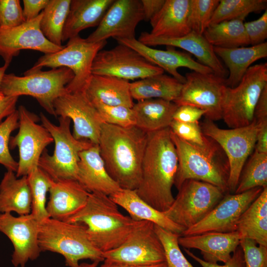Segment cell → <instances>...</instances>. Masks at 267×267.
Segmentation results:
<instances>
[{"mask_svg":"<svg viewBox=\"0 0 267 267\" xmlns=\"http://www.w3.org/2000/svg\"><path fill=\"white\" fill-rule=\"evenodd\" d=\"M266 0H221L210 20L209 25L234 19L244 20L252 12L267 9Z\"/></svg>","mask_w":267,"mask_h":267,"instance_id":"38","label":"cell"},{"mask_svg":"<svg viewBox=\"0 0 267 267\" xmlns=\"http://www.w3.org/2000/svg\"><path fill=\"white\" fill-rule=\"evenodd\" d=\"M97 267H167L166 262L161 263L159 264L146 265V266H139V265H134L129 264H124L120 263H116L107 261H104L103 263L98 266Z\"/></svg>","mask_w":267,"mask_h":267,"instance_id":"55","label":"cell"},{"mask_svg":"<svg viewBox=\"0 0 267 267\" xmlns=\"http://www.w3.org/2000/svg\"><path fill=\"white\" fill-rule=\"evenodd\" d=\"M190 0H165L160 11L150 20V34L156 37L175 39L191 31L189 22Z\"/></svg>","mask_w":267,"mask_h":267,"instance_id":"26","label":"cell"},{"mask_svg":"<svg viewBox=\"0 0 267 267\" xmlns=\"http://www.w3.org/2000/svg\"><path fill=\"white\" fill-rule=\"evenodd\" d=\"M216 55L220 57L229 70L225 85L230 88L236 87L244 74L257 60L267 56V42L249 47L222 48L213 46Z\"/></svg>","mask_w":267,"mask_h":267,"instance_id":"30","label":"cell"},{"mask_svg":"<svg viewBox=\"0 0 267 267\" xmlns=\"http://www.w3.org/2000/svg\"><path fill=\"white\" fill-rule=\"evenodd\" d=\"M257 244L255 241L249 239L240 240L245 267H267V247Z\"/></svg>","mask_w":267,"mask_h":267,"instance_id":"46","label":"cell"},{"mask_svg":"<svg viewBox=\"0 0 267 267\" xmlns=\"http://www.w3.org/2000/svg\"><path fill=\"white\" fill-rule=\"evenodd\" d=\"M143 19L141 0H114L96 30L86 40L97 43L110 38H135V28Z\"/></svg>","mask_w":267,"mask_h":267,"instance_id":"19","label":"cell"},{"mask_svg":"<svg viewBox=\"0 0 267 267\" xmlns=\"http://www.w3.org/2000/svg\"><path fill=\"white\" fill-rule=\"evenodd\" d=\"M136 221H148L166 230L181 235L185 229L173 222L164 212L159 211L142 199L135 190L121 188L109 196Z\"/></svg>","mask_w":267,"mask_h":267,"instance_id":"28","label":"cell"},{"mask_svg":"<svg viewBox=\"0 0 267 267\" xmlns=\"http://www.w3.org/2000/svg\"><path fill=\"white\" fill-rule=\"evenodd\" d=\"M147 134L141 179L135 190L150 206L164 212L175 199L172 187L178 168V155L169 127Z\"/></svg>","mask_w":267,"mask_h":267,"instance_id":"1","label":"cell"},{"mask_svg":"<svg viewBox=\"0 0 267 267\" xmlns=\"http://www.w3.org/2000/svg\"><path fill=\"white\" fill-rule=\"evenodd\" d=\"M115 40L118 43L134 49L149 62L167 71L182 84L185 82V78L178 72L179 67H185L201 73H214L208 67L195 60L190 54L177 50L172 46H168L167 50H164L144 45L135 38Z\"/></svg>","mask_w":267,"mask_h":267,"instance_id":"21","label":"cell"},{"mask_svg":"<svg viewBox=\"0 0 267 267\" xmlns=\"http://www.w3.org/2000/svg\"><path fill=\"white\" fill-rule=\"evenodd\" d=\"M147 138L148 134L135 126L102 124L100 154L108 174L121 188L135 190L138 186Z\"/></svg>","mask_w":267,"mask_h":267,"instance_id":"2","label":"cell"},{"mask_svg":"<svg viewBox=\"0 0 267 267\" xmlns=\"http://www.w3.org/2000/svg\"><path fill=\"white\" fill-rule=\"evenodd\" d=\"M38 240L42 252L62 255L68 267H79L83 260H104L103 253L91 242L81 223L48 218L39 222Z\"/></svg>","mask_w":267,"mask_h":267,"instance_id":"4","label":"cell"},{"mask_svg":"<svg viewBox=\"0 0 267 267\" xmlns=\"http://www.w3.org/2000/svg\"><path fill=\"white\" fill-rule=\"evenodd\" d=\"M154 229L163 246L167 267H194L179 247L180 235L154 224Z\"/></svg>","mask_w":267,"mask_h":267,"instance_id":"41","label":"cell"},{"mask_svg":"<svg viewBox=\"0 0 267 267\" xmlns=\"http://www.w3.org/2000/svg\"><path fill=\"white\" fill-rule=\"evenodd\" d=\"M259 124L255 151L263 153H267V122Z\"/></svg>","mask_w":267,"mask_h":267,"instance_id":"54","label":"cell"},{"mask_svg":"<svg viewBox=\"0 0 267 267\" xmlns=\"http://www.w3.org/2000/svg\"><path fill=\"white\" fill-rule=\"evenodd\" d=\"M171 135L178 158V168L174 183L178 189L185 180L195 179L214 185L225 192L228 191L227 161L205 155L178 137L171 130Z\"/></svg>","mask_w":267,"mask_h":267,"instance_id":"11","label":"cell"},{"mask_svg":"<svg viewBox=\"0 0 267 267\" xmlns=\"http://www.w3.org/2000/svg\"><path fill=\"white\" fill-rule=\"evenodd\" d=\"M178 190L172 204L164 213L185 230L202 220L226 193L218 186L195 179L185 180Z\"/></svg>","mask_w":267,"mask_h":267,"instance_id":"10","label":"cell"},{"mask_svg":"<svg viewBox=\"0 0 267 267\" xmlns=\"http://www.w3.org/2000/svg\"><path fill=\"white\" fill-rule=\"evenodd\" d=\"M138 41L148 46L166 45L177 47L193 54L198 62L210 68L218 76L226 79L227 71L215 54L213 46L203 35L191 31L188 34L178 38L164 39L154 37L150 33H141Z\"/></svg>","mask_w":267,"mask_h":267,"instance_id":"22","label":"cell"},{"mask_svg":"<svg viewBox=\"0 0 267 267\" xmlns=\"http://www.w3.org/2000/svg\"><path fill=\"white\" fill-rule=\"evenodd\" d=\"M200 126L204 134L217 143L226 155L229 168L228 191L235 192L245 162L255 148L259 124L253 120L247 126L222 129L206 119Z\"/></svg>","mask_w":267,"mask_h":267,"instance_id":"9","label":"cell"},{"mask_svg":"<svg viewBox=\"0 0 267 267\" xmlns=\"http://www.w3.org/2000/svg\"><path fill=\"white\" fill-rule=\"evenodd\" d=\"M106 44V41L89 42L78 35L69 39L62 49L41 56L26 71L34 72L42 70L43 67H66L74 75L66 87L67 92H85L92 75L91 68L94 59Z\"/></svg>","mask_w":267,"mask_h":267,"instance_id":"8","label":"cell"},{"mask_svg":"<svg viewBox=\"0 0 267 267\" xmlns=\"http://www.w3.org/2000/svg\"><path fill=\"white\" fill-rule=\"evenodd\" d=\"M55 114L73 123L74 137L98 144L103 122L85 92H67L53 103Z\"/></svg>","mask_w":267,"mask_h":267,"instance_id":"17","label":"cell"},{"mask_svg":"<svg viewBox=\"0 0 267 267\" xmlns=\"http://www.w3.org/2000/svg\"><path fill=\"white\" fill-rule=\"evenodd\" d=\"M186 254L198 263L202 267H245L243 253L240 245L233 253L230 259L222 265L218 263H211L198 257L189 249H184Z\"/></svg>","mask_w":267,"mask_h":267,"instance_id":"48","label":"cell"},{"mask_svg":"<svg viewBox=\"0 0 267 267\" xmlns=\"http://www.w3.org/2000/svg\"><path fill=\"white\" fill-rule=\"evenodd\" d=\"M66 222L84 224L89 238L101 252L118 247L137 221L125 216L109 196L89 193L85 206Z\"/></svg>","mask_w":267,"mask_h":267,"instance_id":"3","label":"cell"},{"mask_svg":"<svg viewBox=\"0 0 267 267\" xmlns=\"http://www.w3.org/2000/svg\"><path fill=\"white\" fill-rule=\"evenodd\" d=\"M27 176L32 197L31 214L40 222L49 218L46 210V196L52 179L39 167Z\"/></svg>","mask_w":267,"mask_h":267,"instance_id":"40","label":"cell"},{"mask_svg":"<svg viewBox=\"0 0 267 267\" xmlns=\"http://www.w3.org/2000/svg\"><path fill=\"white\" fill-rule=\"evenodd\" d=\"M39 222L30 213L18 217L0 214V232L11 242V263L15 267H25L37 259L42 252L38 240Z\"/></svg>","mask_w":267,"mask_h":267,"instance_id":"18","label":"cell"},{"mask_svg":"<svg viewBox=\"0 0 267 267\" xmlns=\"http://www.w3.org/2000/svg\"><path fill=\"white\" fill-rule=\"evenodd\" d=\"M237 231L209 232L193 235H180L179 245L184 249L200 250L203 260L211 263L227 262L239 246Z\"/></svg>","mask_w":267,"mask_h":267,"instance_id":"23","label":"cell"},{"mask_svg":"<svg viewBox=\"0 0 267 267\" xmlns=\"http://www.w3.org/2000/svg\"><path fill=\"white\" fill-rule=\"evenodd\" d=\"M91 103L97 109L103 123L125 128L135 126V119L132 108L125 106H109L97 102Z\"/></svg>","mask_w":267,"mask_h":267,"instance_id":"44","label":"cell"},{"mask_svg":"<svg viewBox=\"0 0 267 267\" xmlns=\"http://www.w3.org/2000/svg\"><path fill=\"white\" fill-rule=\"evenodd\" d=\"M18 98V96H5L0 93V121L16 110Z\"/></svg>","mask_w":267,"mask_h":267,"instance_id":"53","label":"cell"},{"mask_svg":"<svg viewBox=\"0 0 267 267\" xmlns=\"http://www.w3.org/2000/svg\"><path fill=\"white\" fill-rule=\"evenodd\" d=\"M32 197L27 176L17 178L7 170L0 183V214L15 212L19 216L31 213Z\"/></svg>","mask_w":267,"mask_h":267,"instance_id":"31","label":"cell"},{"mask_svg":"<svg viewBox=\"0 0 267 267\" xmlns=\"http://www.w3.org/2000/svg\"><path fill=\"white\" fill-rule=\"evenodd\" d=\"M205 114V111L197 107L188 105H180L176 109L173 120L187 124L198 123Z\"/></svg>","mask_w":267,"mask_h":267,"instance_id":"49","label":"cell"},{"mask_svg":"<svg viewBox=\"0 0 267 267\" xmlns=\"http://www.w3.org/2000/svg\"><path fill=\"white\" fill-rule=\"evenodd\" d=\"M19 0H0V27H14L25 22Z\"/></svg>","mask_w":267,"mask_h":267,"instance_id":"45","label":"cell"},{"mask_svg":"<svg viewBox=\"0 0 267 267\" xmlns=\"http://www.w3.org/2000/svg\"><path fill=\"white\" fill-rule=\"evenodd\" d=\"M169 128L175 134L205 155L213 158H224L222 148L204 134L199 122L187 124L173 120Z\"/></svg>","mask_w":267,"mask_h":267,"instance_id":"37","label":"cell"},{"mask_svg":"<svg viewBox=\"0 0 267 267\" xmlns=\"http://www.w3.org/2000/svg\"><path fill=\"white\" fill-rule=\"evenodd\" d=\"M42 12L36 18L14 27H0V56L10 65L21 50H33L44 54L56 52L64 45H56L43 35L40 28Z\"/></svg>","mask_w":267,"mask_h":267,"instance_id":"20","label":"cell"},{"mask_svg":"<svg viewBox=\"0 0 267 267\" xmlns=\"http://www.w3.org/2000/svg\"><path fill=\"white\" fill-rule=\"evenodd\" d=\"M236 231L240 240L251 239L267 247V186L242 214Z\"/></svg>","mask_w":267,"mask_h":267,"instance_id":"33","label":"cell"},{"mask_svg":"<svg viewBox=\"0 0 267 267\" xmlns=\"http://www.w3.org/2000/svg\"><path fill=\"white\" fill-rule=\"evenodd\" d=\"M267 85V63L250 66L234 88L226 86L222 99V119L227 126L237 128L249 125L256 106Z\"/></svg>","mask_w":267,"mask_h":267,"instance_id":"7","label":"cell"},{"mask_svg":"<svg viewBox=\"0 0 267 267\" xmlns=\"http://www.w3.org/2000/svg\"><path fill=\"white\" fill-rule=\"evenodd\" d=\"M92 75H106L128 81L163 74L164 71L147 60L132 48L122 44L101 50L92 65Z\"/></svg>","mask_w":267,"mask_h":267,"instance_id":"14","label":"cell"},{"mask_svg":"<svg viewBox=\"0 0 267 267\" xmlns=\"http://www.w3.org/2000/svg\"><path fill=\"white\" fill-rule=\"evenodd\" d=\"M99 263L98 262H83L80 264L79 267H97Z\"/></svg>","mask_w":267,"mask_h":267,"instance_id":"56","label":"cell"},{"mask_svg":"<svg viewBox=\"0 0 267 267\" xmlns=\"http://www.w3.org/2000/svg\"><path fill=\"white\" fill-rule=\"evenodd\" d=\"M263 188L256 187L240 193L224 195L202 220L185 229L181 235L236 231L240 217L260 194Z\"/></svg>","mask_w":267,"mask_h":267,"instance_id":"16","label":"cell"},{"mask_svg":"<svg viewBox=\"0 0 267 267\" xmlns=\"http://www.w3.org/2000/svg\"><path fill=\"white\" fill-rule=\"evenodd\" d=\"M178 107L174 102L162 99L138 101L132 108L135 126L147 133L168 128Z\"/></svg>","mask_w":267,"mask_h":267,"instance_id":"32","label":"cell"},{"mask_svg":"<svg viewBox=\"0 0 267 267\" xmlns=\"http://www.w3.org/2000/svg\"><path fill=\"white\" fill-rule=\"evenodd\" d=\"M77 180L89 193L110 196L121 189L108 174L98 144L80 152Z\"/></svg>","mask_w":267,"mask_h":267,"instance_id":"25","label":"cell"},{"mask_svg":"<svg viewBox=\"0 0 267 267\" xmlns=\"http://www.w3.org/2000/svg\"><path fill=\"white\" fill-rule=\"evenodd\" d=\"M103 256L105 261L134 265H151L166 261L154 224L144 221H137L124 242L118 247L103 253Z\"/></svg>","mask_w":267,"mask_h":267,"instance_id":"12","label":"cell"},{"mask_svg":"<svg viewBox=\"0 0 267 267\" xmlns=\"http://www.w3.org/2000/svg\"><path fill=\"white\" fill-rule=\"evenodd\" d=\"M9 65L4 64L2 66H0V86L3 78L4 75L5 74V72Z\"/></svg>","mask_w":267,"mask_h":267,"instance_id":"57","label":"cell"},{"mask_svg":"<svg viewBox=\"0 0 267 267\" xmlns=\"http://www.w3.org/2000/svg\"><path fill=\"white\" fill-rule=\"evenodd\" d=\"M46 210L49 218L66 221L86 205L89 193L77 180H52Z\"/></svg>","mask_w":267,"mask_h":267,"instance_id":"24","label":"cell"},{"mask_svg":"<svg viewBox=\"0 0 267 267\" xmlns=\"http://www.w3.org/2000/svg\"><path fill=\"white\" fill-rule=\"evenodd\" d=\"M114 0H71L62 43L88 28L97 26Z\"/></svg>","mask_w":267,"mask_h":267,"instance_id":"27","label":"cell"},{"mask_svg":"<svg viewBox=\"0 0 267 267\" xmlns=\"http://www.w3.org/2000/svg\"><path fill=\"white\" fill-rule=\"evenodd\" d=\"M180 94L174 102L178 106L188 105L205 112L206 119L212 121L222 119V104L225 79L214 73H187Z\"/></svg>","mask_w":267,"mask_h":267,"instance_id":"15","label":"cell"},{"mask_svg":"<svg viewBox=\"0 0 267 267\" xmlns=\"http://www.w3.org/2000/svg\"><path fill=\"white\" fill-rule=\"evenodd\" d=\"M85 92L91 102L130 108L134 105L130 82L118 77L92 75Z\"/></svg>","mask_w":267,"mask_h":267,"instance_id":"29","label":"cell"},{"mask_svg":"<svg viewBox=\"0 0 267 267\" xmlns=\"http://www.w3.org/2000/svg\"><path fill=\"white\" fill-rule=\"evenodd\" d=\"M19 127V113L17 109L7 116L0 124V164L7 170L16 172L18 162L9 151V141L11 133Z\"/></svg>","mask_w":267,"mask_h":267,"instance_id":"42","label":"cell"},{"mask_svg":"<svg viewBox=\"0 0 267 267\" xmlns=\"http://www.w3.org/2000/svg\"><path fill=\"white\" fill-rule=\"evenodd\" d=\"M40 118L43 126L51 135L55 147L52 155L46 150L43 152L38 167L54 181L77 180L79 153L93 144L74 137L70 131L71 120L68 118L59 117L58 125L52 123L42 112Z\"/></svg>","mask_w":267,"mask_h":267,"instance_id":"6","label":"cell"},{"mask_svg":"<svg viewBox=\"0 0 267 267\" xmlns=\"http://www.w3.org/2000/svg\"><path fill=\"white\" fill-rule=\"evenodd\" d=\"M19 113V131L10 138L9 148L18 147L19 160L16 172L17 178L27 176L39 167L41 156L46 147L53 142V139L46 128L37 124L40 118L29 111L24 106L17 109Z\"/></svg>","mask_w":267,"mask_h":267,"instance_id":"13","label":"cell"},{"mask_svg":"<svg viewBox=\"0 0 267 267\" xmlns=\"http://www.w3.org/2000/svg\"><path fill=\"white\" fill-rule=\"evenodd\" d=\"M71 0H49L42 11L40 28L52 44L62 46V34L69 13Z\"/></svg>","mask_w":267,"mask_h":267,"instance_id":"36","label":"cell"},{"mask_svg":"<svg viewBox=\"0 0 267 267\" xmlns=\"http://www.w3.org/2000/svg\"><path fill=\"white\" fill-rule=\"evenodd\" d=\"M23 13L25 21L38 17L45 8L49 0H23Z\"/></svg>","mask_w":267,"mask_h":267,"instance_id":"50","label":"cell"},{"mask_svg":"<svg viewBox=\"0 0 267 267\" xmlns=\"http://www.w3.org/2000/svg\"><path fill=\"white\" fill-rule=\"evenodd\" d=\"M144 20H150L160 11L165 0H141Z\"/></svg>","mask_w":267,"mask_h":267,"instance_id":"52","label":"cell"},{"mask_svg":"<svg viewBox=\"0 0 267 267\" xmlns=\"http://www.w3.org/2000/svg\"><path fill=\"white\" fill-rule=\"evenodd\" d=\"M74 77L73 72L64 67L47 71H26L24 76L5 73L0 93L8 96H32L48 113L56 117L54 102L67 92L66 87Z\"/></svg>","mask_w":267,"mask_h":267,"instance_id":"5","label":"cell"},{"mask_svg":"<svg viewBox=\"0 0 267 267\" xmlns=\"http://www.w3.org/2000/svg\"><path fill=\"white\" fill-rule=\"evenodd\" d=\"M219 3V0H190L189 22L191 31L203 34Z\"/></svg>","mask_w":267,"mask_h":267,"instance_id":"43","label":"cell"},{"mask_svg":"<svg viewBox=\"0 0 267 267\" xmlns=\"http://www.w3.org/2000/svg\"><path fill=\"white\" fill-rule=\"evenodd\" d=\"M267 186V153L254 150L246 166L243 168L234 193Z\"/></svg>","mask_w":267,"mask_h":267,"instance_id":"39","label":"cell"},{"mask_svg":"<svg viewBox=\"0 0 267 267\" xmlns=\"http://www.w3.org/2000/svg\"><path fill=\"white\" fill-rule=\"evenodd\" d=\"M243 21L234 19L210 25L203 35L213 46L230 48L250 44Z\"/></svg>","mask_w":267,"mask_h":267,"instance_id":"35","label":"cell"},{"mask_svg":"<svg viewBox=\"0 0 267 267\" xmlns=\"http://www.w3.org/2000/svg\"><path fill=\"white\" fill-rule=\"evenodd\" d=\"M254 120L258 123L267 122V85L264 88L256 106Z\"/></svg>","mask_w":267,"mask_h":267,"instance_id":"51","label":"cell"},{"mask_svg":"<svg viewBox=\"0 0 267 267\" xmlns=\"http://www.w3.org/2000/svg\"><path fill=\"white\" fill-rule=\"evenodd\" d=\"M182 84L163 74L156 75L130 83L133 99L138 101L162 99L175 102L178 97Z\"/></svg>","mask_w":267,"mask_h":267,"instance_id":"34","label":"cell"},{"mask_svg":"<svg viewBox=\"0 0 267 267\" xmlns=\"http://www.w3.org/2000/svg\"><path fill=\"white\" fill-rule=\"evenodd\" d=\"M249 44L257 45L267 38V10L258 19L244 23Z\"/></svg>","mask_w":267,"mask_h":267,"instance_id":"47","label":"cell"}]
</instances>
